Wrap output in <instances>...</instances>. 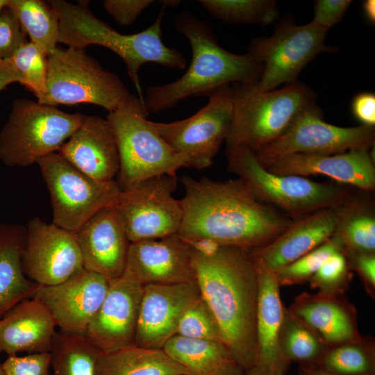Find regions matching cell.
<instances>
[{
	"label": "cell",
	"mask_w": 375,
	"mask_h": 375,
	"mask_svg": "<svg viewBox=\"0 0 375 375\" xmlns=\"http://www.w3.org/2000/svg\"><path fill=\"white\" fill-rule=\"evenodd\" d=\"M17 16L32 43L48 56L56 49L59 33L58 15L47 2L41 0H8L6 6Z\"/></svg>",
	"instance_id": "obj_31"
},
{
	"label": "cell",
	"mask_w": 375,
	"mask_h": 375,
	"mask_svg": "<svg viewBox=\"0 0 375 375\" xmlns=\"http://www.w3.org/2000/svg\"><path fill=\"white\" fill-rule=\"evenodd\" d=\"M174 26L190 44L191 62L175 81L147 88L144 102L148 113L172 108L192 96H208L226 85L260 78L262 65L247 53L236 54L221 47L206 21L183 11L176 15Z\"/></svg>",
	"instance_id": "obj_3"
},
{
	"label": "cell",
	"mask_w": 375,
	"mask_h": 375,
	"mask_svg": "<svg viewBox=\"0 0 375 375\" xmlns=\"http://www.w3.org/2000/svg\"><path fill=\"white\" fill-rule=\"evenodd\" d=\"M208 97L207 104L191 117L169 123L151 124L187 167L202 169L210 166L228 135L233 115L230 85Z\"/></svg>",
	"instance_id": "obj_12"
},
{
	"label": "cell",
	"mask_w": 375,
	"mask_h": 375,
	"mask_svg": "<svg viewBox=\"0 0 375 375\" xmlns=\"http://www.w3.org/2000/svg\"><path fill=\"white\" fill-rule=\"evenodd\" d=\"M339 251H344L343 245L337 237L333 235L309 253L276 271L279 285H294L310 280L322 263L331 255Z\"/></svg>",
	"instance_id": "obj_37"
},
{
	"label": "cell",
	"mask_w": 375,
	"mask_h": 375,
	"mask_svg": "<svg viewBox=\"0 0 375 375\" xmlns=\"http://www.w3.org/2000/svg\"><path fill=\"white\" fill-rule=\"evenodd\" d=\"M335 229L333 209L319 210L294 219L272 242L249 251L276 272L326 242L333 235Z\"/></svg>",
	"instance_id": "obj_25"
},
{
	"label": "cell",
	"mask_w": 375,
	"mask_h": 375,
	"mask_svg": "<svg viewBox=\"0 0 375 375\" xmlns=\"http://www.w3.org/2000/svg\"><path fill=\"white\" fill-rule=\"evenodd\" d=\"M131 94L115 74L83 49L56 48L48 56L47 92L42 104L92 103L112 112Z\"/></svg>",
	"instance_id": "obj_9"
},
{
	"label": "cell",
	"mask_w": 375,
	"mask_h": 375,
	"mask_svg": "<svg viewBox=\"0 0 375 375\" xmlns=\"http://www.w3.org/2000/svg\"><path fill=\"white\" fill-rule=\"evenodd\" d=\"M21 83V78L10 59H0V90L12 83Z\"/></svg>",
	"instance_id": "obj_46"
},
{
	"label": "cell",
	"mask_w": 375,
	"mask_h": 375,
	"mask_svg": "<svg viewBox=\"0 0 375 375\" xmlns=\"http://www.w3.org/2000/svg\"><path fill=\"white\" fill-rule=\"evenodd\" d=\"M153 2V0H106L103 6L117 23L129 26Z\"/></svg>",
	"instance_id": "obj_42"
},
{
	"label": "cell",
	"mask_w": 375,
	"mask_h": 375,
	"mask_svg": "<svg viewBox=\"0 0 375 375\" xmlns=\"http://www.w3.org/2000/svg\"><path fill=\"white\" fill-rule=\"evenodd\" d=\"M50 352L8 356L2 363L5 375H50Z\"/></svg>",
	"instance_id": "obj_41"
},
{
	"label": "cell",
	"mask_w": 375,
	"mask_h": 375,
	"mask_svg": "<svg viewBox=\"0 0 375 375\" xmlns=\"http://www.w3.org/2000/svg\"><path fill=\"white\" fill-rule=\"evenodd\" d=\"M303 375H338L334 374H331L319 369L315 367L308 366L303 367L302 370Z\"/></svg>",
	"instance_id": "obj_48"
},
{
	"label": "cell",
	"mask_w": 375,
	"mask_h": 375,
	"mask_svg": "<svg viewBox=\"0 0 375 375\" xmlns=\"http://www.w3.org/2000/svg\"><path fill=\"white\" fill-rule=\"evenodd\" d=\"M364 12L371 22L375 21V1L367 0L363 3Z\"/></svg>",
	"instance_id": "obj_47"
},
{
	"label": "cell",
	"mask_w": 375,
	"mask_h": 375,
	"mask_svg": "<svg viewBox=\"0 0 375 375\" xmlns=\"http://www.w3.org/2000/svg\"><path fill=\"white\" fill-rule=\"evenodd\" d=\"M374 142V126L340 127L326 123L322 110L312 102L278 138L255 154L260 164L267 168L294 153L333 155L349 150H369Z\"/></svg>",
	"instance_id": "obj_11"
},
{
	"label": "cell",
	"mask_w": 375,
	"mask_h": 375,
	"mask_svg": "<svg viewBox=\"0 0 375 375\" xmlns=\"http://www.w3.org/2000/svg\"><path fill=\"white\" fill-rule=\"evenodd\" d=\"M349 278L348 259L343 251H339L331 255L309 281L319 292L341 293Z\"/></svg>",
	"instance_id": "obj_39"
},
{
	"label": "cell",
	"mask_w": 375,
	"mask_h": 375,
	"mask_svg": "<svg viewBox=\"0 0 375 375\" xmlns=\"http://www.w3.org/2000/svg\"><path fill=\"white\" fill-rule=\"evenodd\" d=\"M95 375H190L189 371L170 358L162 349L135 344L101 352Z\"/></svg>",
	"instance_id": "obj_29"
},
{
	"label": "cell",
	"mask_w": 375,
	"mask_h": 375,
	"mask_svg": "<svg viewBox=\"0 0 375 375\" xmlns=\"http://www.w3.org/2000/svg\"><path fill=\"white\" fill-rule=\"evenodd\" d=\"M176 185V176L162 174L121 190L116 206L131 242L177 234L183 210L173 196Z\"/></svg>",
	"instance_id": "obj_14"
},
{
	"label": "cell",
	"mask_w": 375,
	"mask_h": 375,
	"mask_svg": "<svg viewBox=\"0 0 375 375\" xmlns=\"http://www.w3.org/2000/svg\"><path fill=\"white\" fill-rule=\"evenodd\" d=\"M56 328L51 312L40 301L24 299L0 318V353L50 352Z\"/></svg>",
	"instance_id": "obj_24"
},
{
	"label": "cell",
	"mask_w": 375,
	"mask_h": 375,
	"mask_svg": "<svg viewBox=\"0 0 375 375\" xmlns=\"http://www.w3.org/2000/svg\"><path fill=\"white\" fill-rule=\"evenodd\" d=\"M199 3L213 17L226 23L266 25L279 15L272 0H200Z\"/></svg>",
	"instance_id": "obj_35"
},
{
	"label": "cell",
	"mask_w": 375,
	"mask_h": 375,
	"mask_svg": "<svg viewBox=\"0 0 375 375\" xmlns=\"http://www.w3.org/2000/svg\"><path fill=\"white\" fill-rule=\"evenodd\" d=\"M176 335L222 342L217 320L206 301L200 297L183 313Z\"/></svg>",
	"instance_id": "obj_38"
},
{
	"label": "cell",
	"mask_w": 375,
	"mask_h": 375,
	"mask_svg": "<svg viewBox=\"0 0 375 375\" xmlns=\"http://www.w3.org/2000/svg\"><path fill=\"white\" fill-rule=\"evenodd\" d=\"M244 375H253V374H245Z\"/></svg>",
	"instance_id": "obj_52"
},
{
	"label": "cell",
	"mask_w": 375,
	"mask_h": 375,
	"mask_svg": "<svg viewBox=\"0 0 375 375\" xmlns=\"http://www.w3.org/2000/svg\"><path fill=\"white\" fill-rule=\"evenodd\" d=\"M351 111L361 125H375V94L370 92L356 94L351 102Z\"/></svg>",
	"instance_id": "obj_44"
},
{
	"label": "cell",
	"mask_w": 375,
	"mask_h": 375,
	"mask_svg": "<svg viewBox=\"0 0 375 375\" xmlns=\"http://www.w3.org/2000/svg\"><path fill=\"white\" fill-rule=\"evenodd\" d=\"M280 347L284 358L313 365L328 347L322 338L285 307L280 331Z\"/></svg>",
	"instance_id": "obj_33"
},
{
	"label": "cell",
	"mask_w": 375,
	"mask_h": 375,
	"mask_svg": "<svg viewBox=\"0 0 375 375\" xmlns=\"http://www.w3.org/2000/svg\"><path fill=\"white\" fill-rule=\"evenodd\" d=\"M190 375H244L226 346L219 341L175 335L162 349Z\"/></svg>",
	"instance_id": "obj_28"
},
{
	"label": "cell",
	"mask_w": 375,
	"mask_h": 375,
	"mask_svg": "<svg viewBox=\"0 0 375 375\" xmlns=\"http://www.w3.org/2000/svg\"><path fill=\"white\" fill-rule=\"evenodd\" d=\"M74 236L83 268L108 281L123 274L131 242L116 205L100 210Z\"/></svg>",
	"instance_id": "obj_20"
},
{
	"label": "cell",
	"mask_w": 375,
	"mask_h": 375,
	"mask_svg": "<svg viewBox=\"0 0 375 375\" xmlns=\"http://www.w3.org/2000/svg\"><path fill=\"white\" fill-rule=\"evenodd\" d=\"M48 3L58 15V42L83 49L96 44L117 54L124 60L128 75L144 103L139 78V70L142 65L154 62L178 69L187 66L181 52L166 46L162 40V22L166 8L164 6L155 22L145 30L133 34H122L96 17L86 3L74 4L64 0H51Z\"/></svg>",
	"instance_id": "obj_4"
},
{
	"label": "cell",
	"mask_w": 375,
	"mask_h": 375,
	"mask_svg": "<svg viewBox=\"0 0 375 375\" xmlns=\"http://www.w3.org/2000/svg\"><path fill=\"white\" fill-rule=\"evenodd\" d=\"M144 103L130 94L116 110L108 112L117 144L119 170L117 183L121 190L143 179L168 174L176 176L187 167L162 140L147 119Z\"/></svg>",
	"instance_id": "obj_7"
},
{
	"label": "cell",
	"mask_w": 375,
	"mask_h": 375,
	"mask_svg": "<svg viewBox=\"0 0 375 375\" xmlns=\"http://www.w3.org/2000/svg\"><path fill=\"white\" fill-rule=\"evenodd\" d=\"M351 265L361 277L366 286L375 287V253H362L347 255Z\"/></svg>",
	"instance_id": "obj_45"
},
{
	"label": "cell",
	"mask_w": 375,
	"mask_h": 375,
	"mask_svg": "<svg viewBox=\"0 0 375 375\" xmlns=\"http://www.w3.org/2000/svg\"><path fill=\"white\" fill-rule=\"evenodd\" d=\"M190 247L201 297L217 320L222 342L247 374L256 360L258 293L250 251L210 242Z\"/></svg>",
	"instance_id": "obj_2"
},
{
	"label": "cell",
	"mask_w": 375,
	"mask_h": 375,
	"mask_svg": "<svg viewBox=\"0 0 375 375\" xmlns=\"http://www.w3.org/2000/svg\"><path fill=\"white\" fill-rule=\"evenodd\" d=\"M201 297L197 281L142 286L134 344L162 349L187 308Z\"/></svg>",
	"instance_id": "obj_17"
},
{
	"label": "cell",
	"mask_w": 375,
	"mask_h": 375,
	"mask_svg": "<svg viewBox=\"0 0 375 375\" xmlns=\"http://www.w3.org/2000/svg\"><path fill=\"white\" fill-rule=\"evenodd\" d=\"M26 226L0 224V318L19 301L31 298L38 284L22 269Z\"/></svg>",
	"instance_id": "obj_27"
},
{
	"label": "cell",
	"mask_w": 375,
	"mask_h": 375,
	"mask_svg": "<svg viewBox=\"0 0 375 375\" xmlns=\"http://www.w3.org/2000/svg\"><path fill=\"white\" fill-rule=\"evenodd\" d=\"M251 257L258 286L256 354L254 366L247 374L285 375L290 362L283 356L279 342L285 308L281 299L280 285L274 271L259 259Z\"/></svg>",
	"instance_id": "obj_21"
},
{
	"label": "cell",
	"mask_w": 375,
	"mask_h": 375,
	"mask_svg": "<svg viewBox=\"0 0 375 375\" xmlns=\"http://www.w3.org/2000/svg\"><path fill=\"white\" fill-rule=\"evenodd\" d=\"M49 190L52 223L75 234L103 208L117 204V181L95 180L78 170L57 151L37 163Z\"/></svg>",
	"instance_id": "obj_10"
},
{
	"label": "cell",
	"mask_w": 375,
	"mask_h": 375,
	"mask_svg": "<svg viewBox=\"0 0 375 375\" xmlns=\"http://www.w3.org/2000/svg\"><path fill=\"white\" fill-rule=\"evenodd\" d=\"M225 154L228 171L244 181L258 200L281 208L293 219L333 208L349 194L335 184L273 174L260 164L254 151L243 146L226 145Z\"/></svg>",
	"instance_id": "obj_6"
},
{
	"label": "cell",
	"mask_w": 375,
	"mask_h": 375,
	"mask_svg": "<svg viewBox=\"0 0 375 375\" xmlns=\"http://www.w3.org/2000/svg\"><path fill=\"white\" fill-rule=\"evenodd\" d=\"M0 375H5L2 367V364L0 363Z\"/></svg>",
	"instance_id": "obj_51"
},
{
	"label": "cell",
	"mask_w": 375,
	"mask_h": 375,
	"mask_svg": "<svg viewBox=\"0 0 375 375\" xmlns=\"http://www.w3.org/2000/svg\"><path fill=\"white\" fill-rule=\"evenodd\" d=\"M57 152L78 170L97 181L114 180L119 170L115 136L106 118L83 115L79 127Z\"/></svg>",
	"instance_id": "obj_22"
},
{
	"label": "cell",
	"mask_w": 375,
	"mask_h": 375,
	"mask_svg": "<svg viewBox=\"0 0 375 375\" xmlns=\"http://www.w3.org/2000/svg\"><path fill=\"white\" fill-rule=\"evenodd\" d=\"M124 273L142 286L196 281L190 247L177 234L131 242Z\"/></svg>",
	"instance_id": "obj_19"
},
{
	"label": "cell",
	"mask_w": 375,
	"mask_h": 375,
	"mask_svg": "<svg viewBox=\"0 0 375 375\" xmlns=\"http://www.w3.org/2000/svg\"><path fill=\"white\" fill-rule=\"evenodd\" d=\"M83 115L27 99H16L0 132V160L12 167L38 163L59 149L79 127Z\"/></svg>",
	"instance_id": "obj_8"
},
{
	"label": "cell",
	"mask_w": 375,
	"mask_h": 375,
	"mask_svg": "<svg viewBox=\"0 0 375 375\" xmlns=\"http://www.w3.org/2000/svg\"><path fill=\"white\" fill-rule=\"evenodd\" d=\"M351 2L349 0L315 1L314 17L310 22L328 31L342 20Z\"/></svg>",
	"instance_id": "obj_43"
},
{
	"label": "cell",
	"mask_w": 375,
	"mask_h": 375,
	"mask_svg": "<svg viewBox=\"0 0 375 375\" xmlns=\"http://www.w3.org/2000/svg\"><path fill=\"white\" fill-rule=\"evenodd\" d=\"M341 293H303L289 309L313 329L328 347L361 339L356 313Z\"/></svg>",
	"instance_id": "obj_26"
},
{
	"label": "cell",
	"mask_w": 375,
	"mask_h": 375,
	"mask_svg": "<svg viewBox=\"0 0 375 375\" xmlns=\"http://www.w3.org/2000/svg\"><path fill=\"white\" fill-rule=\"evenodd\" d=\"M26 35L15 14L6 6L0 12V59H10L28 42Z\"/></svg>",
	"instance_id": "obj_40"
},
{
	"label": "cell",
	"mask_w": 375,
	"mask_h": 375,
	"mask_svg": "<svg viewBox=\"0 0 375 375\" xmlns=\"http://www.w3.org/2000/svg\"><path fill=\"white\" fill-rule=\"evenodd\" d=\"M367 344L360 339L328 347L312 367L338 375H374V350Z\"/></svg>",
	"instance_id": "obj_34"
},
{
	"label": "cell",
	"mask_w": 375,
	"mask_h": 375,
	"mask_svg": "<svg viewBox=\"0 0 375 375\" xmlns=\"http://www.w3.org/2000/svg\"><path fill=\"white\" fill-rule=\"evenodd\" d=\"M101 352L84 335L56 331L50 351L53 375H95Z\"/></svg>",
	"instance_id": "obj_32"
},
{
	"label": "cell",
	"mask_w": 375,
	"mask_h": 375,
	"mask_svg": "<svg viewBox=\"0 0 375 375\" xmlns=\"http://www.w3.org/2000/svg\"><path fill=\"white\" fill-rule=\"evenodd\" d=\"M108 284L103 276L82 268L61 283L38 285L32 297L47 307L60 331L84 335L104 300Z\"/></svg>",
	"instance_id": "obj_16"
},
{
	"label": "cell",
	"mask_w": 375,
	"mask_h": 375,
	"mask_svg": "<svg viewBox=\"0 0 375 375\" xmlns=\"http://www.w3.org/2000/svg\"><path fill=\"white\" fill-rule=\"evenodd\" d=\"M26 231L22 269L25 276L35 283L55 285L83 268L74 233L38 217L28 221Z\"/></svg>",
	"instance_id": "obj_15"
},
{
	"label": "cell",
	"mask_w": 375,
	"mask_h": 375,
	"mask_svg": "<svg viewBox=\"0 0 375 375\" xmlns=\"http://www.w3.org/2000/svg\"><path fill=\"white\" fill-rule=\"evenodd\" d=\"M326 33L312 22L297 25L288 22L281 24L270 37L252 42L247 53L262 65L257 88L269 91L297 81L317 55L333 51L324 43Z\"/></svg>",
	"instance_id": "obj_13"
},
{
	"label": "cell",
	"mask_w": 375,
	"mask_h": 375,
	"mask_svg": "<svg viewBox=\"0 0 375 375\" xmlns=\"http://www.w3.org/2000/svg\"><path fill=\"white\" fill-rule=\"evenodd\" d=\"M8 0H0V12L7 6Z\"/></svg>",
	"instance_id": "obj_50"
},
{
	"label": "cell",
	"mask_w": 375,
	"mask_h": 375,
	"mask_svg": "<svg viewBox=\"0 0 375 375\" xmlns=\"http://www.w3.org/2000/svg\"><path fill=\"white\" fill-rule=\"evenodd\" d=\"M183 217L177 235L187 242L208 240L253 250L278 237L293 222L258 200L240 178L224 181L183 176Z\"/></svg>",
	"instance_id": "obj_1"
},
{
	"label": "cell",
	"mask_w": 375,
	"mask_h": 375,
	"mask_svg": "<svg viewBox=\"0 0 375 375\" xmlns=\"http://www.w3.org/2000/svg\"><path fill=\"white\" fill-rule=\"evenodd\" d=\"M372 202L350 194L333 208L335 217L333 235L342 242L346 256L375 253V213Z\"/></svg>",
	"instance_id": "obj_30"
},
{
	"label": "cell",
	"mask_w": 375,
	"mask_h": 375,
	"mask_svg": "<svg viewBox=\"0 0 375 375\" xmlns=\"http://www.w3.org/2000/svg\"><path fill=\"white\" fill-rule=\"evenodd\" d=\"M103 303L84 336L101 352L134 344L142 286L128 274L108 281Z\"/></svg>",
	"instance_id": "obj_18"
},
{
	"label": "cell",
	"mask_w": 375,
	"mask_h": 375,
	"mask_svg": "<svg viewBox=\"0 0 375 375\" xmlns=\"http://www.w3.org/2000/svg\"><path fill=\"white\" fill-rule=\"evenodd\" d=\"M256 82L231 86L233 115L225 141L226 146H243L255 153L278 138L315 99L298 81L269 91L259 90Z\"/></svg>",
	"instance_id": "obj_5"
},
{
	"label": "cell",
	"mask_w": 375,
	"mask_h": 375,
	"mask_svg": "<svg viewBox=\"0 0 375 375\" xmlns=\"http://www.w3.org/2000/svg\"><path fill=\"white\" fill-rule=\"evenodd\" d=\"M160 3L162 5V6L167 7V6H176L178 5L181 3V1L178 0H163V1H159Z\"/></svg>",
	"instance_id": "obj_49"
},
{
	"label": "cell",
	"mask_w": 375,
	"mask_h": 375,
	"mask_svg": "<svg viewBox=\"0 0 375 375\" xmlns=\"http://www.w3.org/2000/svg\"><path fill=\"white\" fill-rule=\"evenodd\" d=\"M28 88L40 102L47 92L48 56L31 42L24 44L10 58Z\"/></svg>",
	"instance_id": "obj_36"
},
{
	"label": "cell",
	"mask_w": 375,
	"mask_h": 375,
	"mask_svg": "<svg viewBox=\"0 0 375 375\" xmlns=\"http://www.w3.org/2000/svg\"><path fill=\"white\" fill-rule=\"evenodd\" d=\"M278 175H322L365 192L375 188V166L369 150H349L333 155L294 153L266 168Z\"/></svg>",
	"instance_id": "obj_23"
}]
</instances>
